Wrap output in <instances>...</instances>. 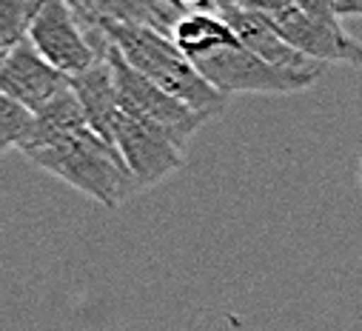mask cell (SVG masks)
Returning <instances> with one entry per match:
<instances>
[{
	"instance_id": "5bb4252c",
	"label": "cell",
	"mask_w": 362,
	"mask_h": 331,
	"mask_svg": "<svg viewBox=\"0 0 362 331\" xmlns=\"http://www.w3.org/2000/svg\"><path fill=\"white\" fill-rule=\"evenodd\" d=\"M35 126H37L35 112H29L12 98L0 95V149L4 151L18 149L26 154L35 140Z\"/></svg>"
},
{
	"instance_id": "2e32d148",
	"label": "cell",
	"mask_w": 362,
	"mask_h": 331,
	"mask_svg": "<svg viewBox=\"0 0 362 331\" xmlns=\"http://www.w3.org/2000/svg\"><path fill=\"white\" fill-rule=\"evenodd\" d=\"M356 178H359V189H362V157H359V172H356Z\"/></svg>"
},
{
	"instance_id": "30bf717a",
	"label": "cell",
	"mask_w": 362,
	"mask_h": 331,
	"mask_svg": "<svg viewBox=\"0 0 362 331\" xmlns=\"http://www.w3.org/2000/svg\"><path fill=\"white\" fill-rule=\"evenodd\" d=\"M71 89L86 112L88 129L95 134H100L106 143L115 146V132H117V120H120V92L115 86V74L112 66L106 60H100L95 69H88L86 74L71 80Z\"/></svg>"
},
{
	"instance_id": "3957f363",
	"label": "cell",
	"mask_w": 362,
	"mask_h": 331,
	"mask_svg": "<svg viewBox=\"0 0 362 331\" xmlns=\"http://www.w3.org/2000/svg\"><path fill=\"white\" fill-rule=\"evenodd\" d=\"M251 6L265 12L286 43L308 60L362 66V43L342 29L331 0H274Z\"/></svg>"
},
{
	"instance_id": "8fae6325",
	"label": "cell",
	"mask_w": 362,
	"mask_h": 331,
	"mask_svg": "<svg viewBox=\"0 0 362 331\" xmlns=\"http://www.w3.org/2000/svg\"><path fill=\"white\" fill-rule=\"evenodd\" d=\"M177 49L183 52L192 63L237 43V35L231 32V26L214 12V4H197L189 9V15L177 23L174 37Z\"/></svg>"
},
{
	"instance_id": "8992f818",
	"label": "cell",
	"mask_w": 362,
	"mask_h": 331,
	"mask_svg": "<svg viewBox=\"0 0 362 331\" xmlns=\"http://www.w3.org/2000/svg\"><path fill=\"white\" fill-rule=\"evenodd\" d=\"M106 63L112 66L115 74V86L120 92V100L126 106H132L134 112H140L143 117H148L151 123H157L160 129H165L180 146H186L192 140V134L206 123L203 115L192 112L189 106H183L180 100H174L171 95H165L157 83H151L146 74H140L115 43H109L106 52Z\"/></svg>"
},
{
	"instance_id": "6da1fadb",
	"label": "cell",
	"mask_w": 362,
	"mask_h": 331,
	"mask_svg": "<svg viewBox=\"0 0 362 331\" xmlns=\"http://www.w3.org/2000/svg\"><path fill=\"white\" fill-rule=\"evenodd\" d=\"M71 6H74V12L98 21L103 26V32L109 35V40L120 49V54L140 74H146L151 83H157L165 95H171L174 100L189 106L192 112H197L206 120H211L228 106V98L220 95L211 86V83L197 71V66L177 49V43L171 37H163V35H157L151 29H140V26L100 21L95 15L83 12L77 4H71Z\"/></svg>"
},
{
	"instance_id": "5b68a950",
	"label": "cell",
	"mask_w": 362,
	"mask_h": 331,
	"mask_svg": "<svg viewBox=\"0 0 362 331\" xmlns=\"http://www.w3.org/2000/svg\"><path fill=\"white\" fill-rule=\"evenodd\" d=\"M115 149L129 163L140 189L160 183L163 178L183 169V163H186V146H180L165 129H160L157 123H151L148 117H143L126 103L120 109Z\"/></svg>"
},
{
	"instance_id": "9a60e30c",
	"label": "cell",
	"mask_w": 362,
	"mask_h": 331,
	"mask_svg": "<svg viewBox=\"0 0 362 331\" xmlns=\"http://www.w3.org/2000/svg\"><path fill=\"white\" fill-rule=\"evenodd\" d=\"M334 12L339 18H345V15H362V4H334Z\"/></svg>"
},
{
	"instance_id": "ba28073f",
	"label": "cell",
	"mask_w": 362,
	"mask_h": 331,
	"mask_svg": "<svg viewBox=\"0 0 362 331\" xmlns=\"http://www.w3.org/2000/svg\"><path fill=\"white\" fill-rule=\"evenodd\" d=\"M71 89V77L57 71L29 40L0 57V95L18 100L29 112H43Z\"/></svg>"
},
{
	"instance_id": "7c38bea8",
	"label": "cell",
	"mask_w": 362,
	"mask_h": 331,
	"mask_svg": "<svg viewBox=\"0 0 362 331\" xmlns=\"http://www.w3.org/2000/svg\"><path fill=\"white\" fill-rule=\"evenodd\" d=\"M35 117H37L35 140H32V146H29L26 154L40 151V149H49V146H57V143H66V140H71V137H77V134H83L88 129L86 112H83L74 89H69L63 98H57L54 103H49Z\"/></svg>"
},
{
	"instance_id": "9c48e42d",
	"label": "cell",
	"mask_w": 362,
	"mask_h": 331,
	"mask_svg": "<svg viewBox=\"0 0 362 331\" xmlns=\"http://www.w3.org/2000/svg\"><path fill=\"white\" fill-rule=\"evenodd\" d=\"M214 12L231 26L237 40L259 60L286 71H320V63L308 60L294 46H288L277 26L271 23V18L254 9L251 4H214Z\"/></svg>"
},
{
	"instance_id": "7a4b0ae2",
	"label": "cell",
	"mask_w": 362,
	"mask_h": 331,
	"mask_svg": "<svg viewBox=\"0 0 362 331\" xmlns=\"http://www.w3.org/2000/svg\"><path fill=\"white\" fill-rule=\"evenodd\" d=\"M26 157L37 169L54 175L57 180L69 183L88 200L109 206V209H117L120 203L134 197L140 189L123 154L112 143H106L100 134H95L92 129H86L83 134L66 143L32 151Z\"/></svg>"
},
{
	"instance_id": "52a82bcc",
	"label": "cell",
	"mask_w": 362,
	"mask_h": 331,
	"mask_svg": "<svg viewBox=\"0 0 362 331\" xmlns=\"http://www.w3.org/2000/svg\"><path fill=\"white\" fill-rule=\"evenodd\" d=\"M29 43L57 71H63L71 80L100 63L95 46L86 37L80 18L74 15L71 4H63V0H46L43 4L40 15L29 32Z\"/></svg>"
},
{
	"instance_id": "4fadbf2b",
	"label": "cell",
	"mask_w": 362,
	"mask_h": 331,
	"mask_svg": "<svg viewBox=\"0 0 362 331\" xmlns=\"http://www.w3.org/2000/svg\"><path fill=\"white\" fill-rule=\"evenodd\" d=\"M40 9V0H0V57L29 40Z\"/></svg>"
},
{
	"instance_id": "277c9868",
	"label": "cell",
	"mask_w": 362,
	"mask_h": 331,
	"mask_svg": "<svg viewBox=\"0 0 362 331\" xmlns=\"http://www.w3.org/2000/svg\"><path fill=\"white\" fill-rule=\"evenodd\" d=\"M197 71L211 86L231 98V95H294L320 80V71H286L277 69L257 54H251L240 40L197 60Z\"/></svg>"
}]
</instances>
